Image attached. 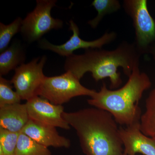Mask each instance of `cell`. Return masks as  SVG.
I'll return each instance as SVG.
<instances>
[{
	"label": "cell",
	"instance_id": "1",
	"mask_svg": "<svg viewBox=\"0 0 155 155\" xmlns=\"http://www.w3.org/2000/svg\"><path fill=\"white\" fill-rule=\"evenodd\" d=\"M140 56L134 43L124 41L111 51L88 49L81 54H73L66 58L64 67L80 80L87 72L97 82L110 78V88H116L122 83L118 68H122L129 77L134 69L139 67Z\"/></svg>",
	"mask_w": 155,
	"mask_h": 155
},
{
	"label": "cell",
	"instance_id": "2",
	"mask_svg": "<svg viewBox=\"0 0 155 155\" xmlns=\"http://www.w3.org/2000/svg\"><path fill=\"white\" fill-rule=\"evenodd\" d=\"M63 118L76 131L86 155H122L118 123L107 111L96 107L64 112Z\"/></svg>",
	"mask_w": 155,
	"mask_h": 155
},
{
	"label": "cell",
	"instance_id": "3",
	"mask_svg": "<svg viewBox=\"0 0 155 155\" xmlns=\"http://www.w3.org/2000/svg\"><path fill=\"white\" fill-rule=\"evenodd\" d=\"M151 85L148 75L137 67L122 87L111 90L104 83L100 91H96L87 103L109 112L118 124L130 126L140 122L142 114L139 103L143 93Z\"/></svg>",
	"mask_w": 155,
	"mask_h": 155
},
{
	"label": "cell",
	"instance_id": "4",
	"mask_svg": "<svg viewBox=\"0 0 155 155\" xmlns=\"http://www.w3.org/2000/svg\"><path fill=\"white\" fill-rule=\"evenodd\" d=\"M96 91L83 86L72 72L67 71L64 74L53 77L45 76L38 91V96L50 102L62 105L76 97H91Z\"/></svg>",
	"mask_w": 155,
	"mask_h": 155
},
{
	"label": "cell",
	"instance_id": "5",
	"mask_svg": "<svg viewBox=\"0 0 155 155\" xmlns=\"http://www.w3.org/2000/svg\"><path fill=\"white\" fill-rule=\"evenodd\" d=\"M123 7L135 30L136 47L140 54L149 53L155 45V19L150 14L147 0H124Z\"/></svg>",
	"mask_w": 155,
	"mask_h": 155
},
{
	"label": "cell",
	"instance_id": "6",
	"mask_svg": "<svg viewBox=\"0 0 155 155\" xmlns=\"http://www.w3.org/2000/svg\"><path fill=\"white\" fill-rule=\"evenodd\" d=\"M56 2V0L36 1L33 11L22 20L21 32L26 41L31 43L38 40L50 31L63 27V21L53 18L51 15Z\"/></svg>",
	"mask_w": 155,
	"mask_h": 155
},
{
	"label": "cell",
	"instance_id": "7",
	"mask_svg": "<svg viewBox=\"0 0 155 155\" xmlns=\"http://www.w3.org/2000/svg\"><path fill=\"white\" fill-rule=\"evenodd\" d=\"M47 57L33 59L28 64H23L15 70L11 80L21 100L27 101L38 96V91L45 76L43 68Z\"/></svg>",
	"mask_w": 155,
	"mask_h": 155
},
{
	"label": "cell",
	"instance_id": "8",
	"mask_svg": "<svg viewBox=\"0 0 155 155\" xmlns=\"http://www.w3.org/2000/svg\"><path fill=\"white\" fill-rule=\"evenodd\" d=\"M69 29L72 31V36L65 43L61 45L52 44L45 39L39 41L42 49L49 50L63 57H68L73 54V52L79 49L102 48L105 45L114 41L117 37L115 32H107L99 38L92 41H87L80 38L78 26L72 19L69 21Z\"/></svg>",
	"mask_w": 155,
	"mask_h": 155
},
{
	"label": "cell",
	"instance_id": "9",
	"mask_svg": "<svg viewBox=\"0 0 155 155\" xmlns=\"http://www.w3.org/2000/svg\"><path fill=\"white\" fill-rule=\"evenodd\" d=\"M25 104L30 119L52 127L70 129V125L62 116L64 112L63 106L54 104L39 96L28 100Z\"/></svg>",
	"mask_w": 155,
	"mask_h": 155
},
{
	"label": "cell",
	"instance_id": "10",
	"mask_svg": "<svg viewBox=\"0 0 155 155\" xmlns=\"http://www.w3.org/2000/svg\"><path fill=\"white\" fill-rule=\"evenodd\" d=\"M119 133L125 155H155V140L141 132L140 122L126 128L119 127Z\"/></svg>",
	"mask_w": 155,
	"mask_h": 155
},
{
	"label": "cell",
	"instance_id": "11",
	"mask_svg": "<svg viewBox=\"0 0 155 155\" xmlns=\"http://www.w3.org/2000/svg\"><path fill=\"white\" fill-rule=\"evenodd\" d=\"M21 132L47 147L68 148L71 146L70 140L60 135L55 127L44 125L31 119Z\"/></svg>",
	"mask_w": 155,
	"mask_h": 155
},
{
	"label": "cell",
	"instance_id": "12",
	"mask_svg": "<svg viewBox=\"0 0 155 155\" xmlns=\"http://www.w3.org/2000/svg\"><path fill=\"white\" fill-rule=\"evenodd\" d=\"M29 120L25 104L0 106V127L20 133Z\"/></svg>",
	"mask_w": 155,
	"mask_h": 155
},
{
	"label": "cell",
	"instance_id": "13",
	"mask_svg": "<svg viewBox=\"0 0 155 155\" xmlns=\"http://www.w3.org/2000/svg\"><path fill=\"white\" fill-rule=\"evenodd\" d=\"M25 54L20 43L15 41L0 54V75H6L24 64Z\"/></svg>",
	"mask_w": 155,
	"mask_h": 155
},
{
	"label": "cell",
	"instance_id": "14",
	"mask_svg": "<svg viewBox=\"0 0 155 155\" xmlns=\"http://www.w3.org/2000/svg\"><path fill=\"white\" fill-rule=\"evenodd\" d=\"M140 128L143 134L155 140V87L146 100L145 111L140 118Z\"/></svg>",
	"mask_w": 155,
	"mask_h": 155
},
{
	"label": "cell",
	"instance_id": "15",
	"mask_svg": "<svg viewBox=\"0 0 155 155\" xmlns=\"http://www.w3.org/2000/svg\"><path fill=\"white\" fill-rule=\"evenodd\" d=\"M15 155H52L48 147L20 132Z\"/></svg>",
	"mask_w": 155,
	"mask_h": 155
},
{
	"label": "cell",
	"instance_id": "16",
	"mask_svg": "<svg viewBox=\"0 0 155 155\" xmlns=\"http://www.w3.org/2000/svg\"><path fill=\"white\" fill-rule=\"evenodd\" d=\"M91 5L97 12L96 17L88 22L89 25L93 28L97 27L106 15L116 12L121 7L120 2L118 0H94Z\"/></svg>",
	"mask_w": 155,
	"mask_h": 155
},
{
	"label": "cell",
	"instance_id": "17",
	"mask_svg": "<svg viewBox=\"0 0 155 155\" xmlns=\"http://www.w3.org/2000/svg\"><path fill=\"white\" fill-rule=\"evenodd\" d=\"M22 20L20 17L17 19L9 25L0 23V51H5L8 48L11 40L19 31H21Z\"/></svg>",
	"mask_w": 155,
	"mask_h": 155
},
{
	"label": "cell",
	"instance_id": "18",
	"mask_svg": "<svg viewBox=\"0 0 155 155\" xmlns=\"http://www.w3.org/2000/svg\"><path fill=\"white\" fill-rule=\"evenodd\" d=\"M20 133L0 127V155H15Z\"/></svg>",
	"mask_w": 155,
	"mask_h": 155
},
{
	"label": "cell",
	"instance_id": "19",
	"mask_svg": "<svg viewBox=\"0 0 155 155\" xmlns=\"http://www.w3.org/2000/svg\"><path fill=\"white\" fill-rule=\"evenodd\" d=\"M12 84L11 81L0 77V106L20 103L22 100L17 92L12 89Z\"/></svg>",
	"mask_w": 155,
	"mask_h": 155
},
{
	"label": "cell",
	"instance_id": "20",
	"mask_svg": "<svg viewBox=\"0 0 155 155\" xmlns=\"http://www.w3.org/2000/svg\"><path fill=\"white\" fill-rule=\"evenodd\" d=\"M149 53L152 55L153 58L154 60L155 61V45L150 50Z\"/></svg>",
	"mask_w": 155,
	"mask_h": 155
},
{
	"label": "cell",
	"instance_id": "21",
	"mask_svg": "<svg viewBox=\"0 0 155 155\" xmlns=\"http://www.w3.org/2000/svg\"><path fill=\"white\" fill-rule=\"evenodd\" d=\"M125 155L124 154H123V155Z\"/></svg>",
	"mask_w": 155,
	"mask_h": 155
}]
</instances>
